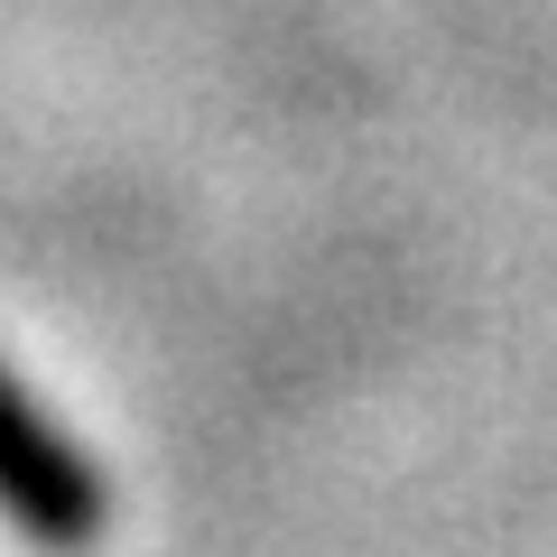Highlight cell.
I'll use <instances>...</instances> for the list:
<instances>
[{
	"label": "cell",
	"instance_id": "6da1fadb",
	"mask_svg": "<svg viewBox=\"0 0 557 557\" xmlns=\"http://www.w3.org/2000/svg\"><path fill=\"white\" fill-rule=\"evenodd\" d=\"M0 511H10L20 539H38V548H57V557L94 548L102 520H112L102 474L84 465V446L65 437L57 418L10 381V362H0Z\"/></svg>",
	"mask_w": 557,
	"mask_h": 557
}]
</instances>
